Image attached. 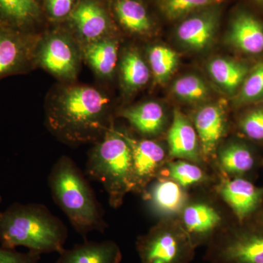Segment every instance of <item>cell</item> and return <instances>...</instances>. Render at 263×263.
I'll return each mask as SVG.
<instances>
[{
    "label": "cell",
    "mask_w": 263,
    "mask_h": 263,
    "mask_svg": "<svg viewBox=\"0 0 263 263\" xmlns=\"http://www.w3.org/2000/svg\"><path fill=\"white\" fill-rule=\"evenodd\" d=\"M71 18L79 34L88 43L102 39L108 29L105 10L93 0L81 2L72 12Z\"/></svg>",
    "instance_id": "d6986e66"
},
{
    "label": "cell",
    "mask_w": 263,
    "mask_h": 263,
    "mask_svg": "<svg viewBox=\"0 0 263 263\" xmlns=\"http://www.w3.org/2000/svg\"><path fill=\"white\" fill-rule=\"evenodd\" d=\"M196 247L179 220L167 219L138 237L141 263H190Z\"/></svg>",
    "instance_id": "8992f818"
},
{
    "label": "cell",
    "mask_w": 263,
    "mask_h": 263,
    "mask_svg": "<svg viewBox=\"0 0 263 263\" xmlns=\"http://www.w3.org/2000/svg\"><path fill=\"white\" fill-rule=\"evenodd\" d=\"M145 199L159 215L171 217L181 214L187 202L185 188L167 177H160L143 193Z\"/></svg>",
    "instance_id": "9a60e30c"
},
{
    "label": "cell",
    "mask_w": 263,
    "mask_h": 263,
    "mask_svg": "<svg viewBox=\"0 0 263 263\" xmlns=\"http://www.w3.org/2000/svg\"><path fill=\"white\" fill-rule=\"evenodd\" d=\"M115 11L119 22L130 32L144 34L152 28L146 8L138 0H118Z\"/></svg>",
    "instance_id": "cb8c5ba5"
},
{
    "label": "cell",
    "mask_w": 263,
    "mask_h": 263,
    "mask_svg": "<svg viewBox=\"0 0 263 263\" xmlns=\"http://www.w3.org/2000/svg\"><path fill=\"white\" fill-rule=\"evenodd\" d=\"M226 110L219 104L205 105L195 116L196 129L202 155L212 157L226 130Z\"/></svg>",
    "instance_id": "4fadbf2b"
},
{
    "label": "cell",
    "mask_w": 263,
    "mask_h": 263,
    "mask_svg": "<svg viewBox=\"0 0 263 263\" xmlns=\"http://www.w3.org/2000/svg\"><path fill=\"white\" fill-rule=\"evenodd\" d=\"M50 15L54 18L67 16L72 10L74 0H46Z\"/></svg>",
    "instance_id": "d6a6232c"
},
{
    "label": "cell",
    "mask_w": 263,
    "mask_h": 263,
    "mask_svg": "<svg viewBox=\"0 0 263 263\" xmlns=\"http://www.w3.org/2000/svg\"><path fill=\"white\" fill-rule=\"evenodd\" d=\"M30 54V39L24 31L0 25V79L23 70Z\"/></svg>",
    "instance_id": "30bf717a"
},
{
    "label": "cell",
    "mask_w": 263,
    "mask_h": 263,
    "mask_svg": "<svg viewBox=\"0 0 263 263\" xmlns=\"http://www.w3.org/2000/svg\"><path fill=\"white\" fill-rule=\"evenodd\" d=\"M166 172V177L174 180L185 189L196 186L206 179L203 170L191 161L179 160L169 162Z\"/></svg>",
    "instance_id": "83f0119b"
},
{
    "label": "cell",
    "mask_w": 263,
    "mask_h": 263,
    "mask_svg": "<svg viewBox=\"0 0 263 263\" xmlns=\"http://www.w3.org/2000/svg\"><path fill=\"white\" fill-rule=\"evenodd\" d=\"M243 112L238 119L240 134L254 144L263 145V104H256Z\"/></svg>",
    "instance_id": "f546056e"
},
{
    "label": "cell",
    "mask_w": 263,
    "mask_h": 263,
    "mask_svg": "<svg viewBox=\"0 0 263 263\" xmlns=\"http://www.w3.org/2000/svg\"><path fill=\"white\" fill-rule=\"evenodd\" d=\"M227 41L230 46L245 54H262L263 24L250 13H240L232 21Z\"/></svg>",
    "instance_id": "2e32d148"
},
{
    "label": "cell",
    "mask_w": 263,
    "mask_h": 263,
    "mask_svg": "<svg viewBox=\"0 0 263 263\" xmlns=\"http://www.w3.org/2000/svg\"><path fill=\"white\" fill-rule=\"evenodd\" d=\"M122 116L142 136L152 137L160 134L165 124V113L157 102L150 101L123 110Z\"/></svg>",
    "instance_id": "ffe728a7"
},
{
    "label": "cell",
    "mask_w": 263,
    "mask_h": 263,
    "mask_svg": "<svg viewBox=\"0 0 263 263\" xmlns=\"http://www.w3.org/2000/svg\"><path fill=\"white\" fill-rule=\"evenodd\" d=\"M262 165H263V164H262Z\"/></svg>",
    "instance_id": "8d00e7d4"
},
{
    "label": "cell",
    "mask_w": 263,
    "mask_h": 263,
    "mask_svg": "<svg viewBox=\"0 0 263 263\" xmlns=\"http://www.w3.org/2000/svg\"><path fill=\"white\" fill-rule=\"evenodd\" d=\"M251 67L245 62L217 57L209 62L208 70L216 84L230 95H236Z\"/></svg>",
    "instance_id": "44dd1931"
},
{
    "label": "cell",
    "mask_w": 263,
    "mask_h": 263,
    "mask_svg": "<svg viewBox=\"0 0 263 263\" xmlns=\"http://www.w3.org/2000/svg\"><path fill=\"white\" fill-rule=\"evenodd\" d=\"M48 183L53 200L84 240L91 232H105L108 224L103 208L72 159L60 157L52 167Z\"/></svg>",
    "instance_id": "3957f363"
},
{
    "label": "cell",
    "mask_w": 263,
    "mask_h": 263,
    "mask_svg": "<svg viewBox=\"0 0 263 263\" xmlns=\"http://www.w3.org/2000/svg\"><path fill=\"white\" fill-rule=\"evenodd\" d=\"M2 202H3V197L0 196V205H1ZM0 213H1V212H0Z\"/></svg>",
    "instance_id": "e575fe53"
},
{
    "label": "cell",
    "mask_w": 263,
    "mask_h": 263,
    "mask_svg": "<svg viewBox=\"0 0 263 263\" xmlns=\"http://www.w3.org/2000/svg\"><path fill=\"white\" fill-rule=\"evenodd\" d=\"M219 193L238 222L250 220L263 205V186H256L247 178H227Z\"/></svg>",
    "instance_id": "52a82bcc"
},
{
    "label": "cell",
    "mask_w": 263,
    "mask_h": 263,
    "mask_svg": "<svg viewBox=\"0 0 263 263\" xmlns=\"http://www.w3.org/2000/svg\"><path fill=\"white\" fill-rule=\"evenodd\" d=\"M219 23L216 10H207L186 18L177 29V37L185 46L193 50H202L214 40Z\"/></svg>",
    "instance_id": "e0dca14e"
},
{
    "label": "cell",
    "mask_w": 263,
    "mask_h": 263,
    "mask_svg": "<svg viewBox=\"0 0 263 263\" xmlns=\"http://www.w3.org/2000/svg\"><path fill=\"white\" fill-rule=\"evenodd\" d=\"M130 143L133 152L132 192L143 193L165 164V149L153 140H137L130 137Z\"/></svg>",
    "instance_id": "ba28073f"
},
{
    "label": "cell",
    "mask_w": 263,
    "mask_h": 263,
    "mask_svg": "<svg viewBox=\"0 0 263 263\" xmlns=\"http://www.w3.org/2000/svg\"><path fill=\"white\" fill-rule=\"evenodd\" d=\"M148 62L157 82H165L174 73L178 63L177 53L163 46H155L148 51Z\"/></svg>",
    "instance_id": "4316f807"
},
{
    "label": "cell",
    "mask_w": 263,
    "mask_h": 263,
    "mask_svg": "<svg viewBox=\"0 0 263 263\" xmlns=\"http://www.w3.org/2000/svg\"><path fill=\"white\" fill-rule=\"evenodd\" d=\"M167 143L171 157L197 164L201 160V148L196 129L178 109L174 111L172 124L167 133Z\"/></svg>",
    "instance_id": "8fae6325"
},
{
    "label": "cell",
    "mask_w": 263,
    "mask_h": 263,
    "mask_svg": "<svg viewBox=\"0 0 263 263\" xmlns=\"http://www.w3.org/2000/svg\"><path fill=\"white\" fill-rule=\"evenodd\" d=\"M219 162L230 177L247 178L248 175L253 174L259 166L262 165L263 160L252 144L237 139L229 142L221 148Z\"/></svg>",
    "instance_id": "5bb4252c"
},
{
    "label": "cell",
    "mask_w": 263,
    "mask_h": 263,
    "mask_svg": "<svg viewBox=\"0 0 263 263\" xmlns=\"http://www.w3.org/2000/svg\"><path fill=\"white\" fill-rule=\"evenodd\" d=\"M39 15L37 0H0V25L24 32Z\"/></svg>",
    "instance_id": "7402d4cb"
},
{
    "label": "cell",
    "mask_w": 263,
    "mask_h": 263,
    "mask_svg": "<svg viewBox=\"0 0 263 263\" xmlns=\"http://www.w3.org/2000/svg\"><path fill=\"white\" fill-rule=\"evenodd\" d=\"M109 102L95 88H68L48 109V125L67 143H97L111 127L108 124Z\"/></svg>",
    "instance_id": "6da1fadb"
},
{
    "label": "cell",
    "mask_w": 263,
    "mask_h": 263,
    "mask_svg": "<svg viewBox=\"0 0 263 263\" xmlns=\"http://www.w3.org/2000/svg\"><path fill=\"white\" fill-rule=\"evenodd\" d=\"M130 136L110 127L90 151L86 174L103 185L113 208L122 205L133 186Z\"/></svg>",
    "instance_id": "277c9868"
},
{
    "label": "cell",
    "mask_w": 263,
    "mask_h": 263,
    "mask_svg": "<svg viewBox=\"0 0 263 263\" xmlns=\"http://www.w3.org/2000/svg\"><path fill=\"white\" fill-rule=\"evenodd\" d=\"M222 0H160V7L171 20L181 18L201 8L219 4Z\"/></svg>",
    "instance_id": "4dcf8cb0"
},
{
    "label": "cell",
    "mask_w": 263,
    "mask_h": 263,
    "mask_svg": "<svg viewBox=\"0 0 263 263\" xmlns=\"http://www.w3.org/2000/svg\"><path fill=\"white\" fill-rule=\"evenodd\" d=\"M41 257V254L30 251L23 253L0 247V263H39Z\"/></svg>",
    "instance_id": "1f68e13d"
},
{
    "label": "cell",
    "mask_w": 263,
    "mask_h": 263,
    "mask_svg": "<svg viewBox=\"0 0 263 263\" xmlns=\"http://www.w3.org/2000/svg\"><path fill=\"white\" fill-rule=\"evenodd\" d=\"M257 1L260 2V3H263V0H257Z\"/></svg>",
    "instance_id": "d590c367"
},
{
    "label": "cell",
    "mask_w": 263,
    "mask_h": 263,
    "mask_svg": "<svg viewBox=\"0 0 263 263\" xmlns=\"http://www.w3.org/2000/svg\"><path fill=\"white\" fill-rule=\"evenodd\" d=\"M251 219H253V220L257 221V222L259 223V224H263V205L259 209L258 212L256 213L253 217Z\"/></svg>",
    "instance_id": "836d02e7"
},
{
    "label": "cell",
    "mask_w": 263,
    "mask_h": 263,
    "mask_svg": "<svg viewBox=\"0 0 263 263\" xmlns=\"http://www.w3.org/2000/svg\"><path fill=\"white\" fill-rule=\"evenodd\" d=\"M59 254L55 263H120L122 259V251L113 240H84Z\"/></svg>",
    "instance_id": "ac0fdd59"
},
{
    "label": "cell",
    "mask_w": 263,
    "mask_h": 263,
    "mask_svg": "<svg viewBox=\"0 0 263 263\" xmlns=\"http://www.w3.org/2000/svg\"><path fill=\"white\" fill-rule=\"evenodd\" d=\"M68 236L67 227L46 205L14 202L0 213V245L23 247L39 254L61 253Z\"/></svg>",
    "instance_id": "7a4b0ae2"
},
{
    "label": "cell",
    "mask_w": 263,
    "mask_h": 263,
    "mask_svg": "<svg viewBox=\"0 0 263 263\" xmlns=\"http://www.w3.org/2000/svg\"><path fill=\"white\" fill-rule=\"evenodd\" d=\"M85 57L99 75L108 77L113 74L118 60V45L108 39L88 43Z\"/></svg>",
    "instance_id": "603a6c76"
},
{
    "label": "cell",
    "mask_w": 263,
    "mask_h": 263,
    "mask_svg": "<svg viewBox=\"0 0 263 263\" xmlns=\"http://www.w3.org/2000/svg\"><path fill=\"white\" fill-rule=\"evenodd\" d=\"M173 92L180 100L190 103L205 101L210 95L207 84L201 78L194 75L183 76L175 81Z\"/></svg>",
    "instance_id": "f1b7e54d"
},
{
    "label": "cell",
    "mask_w": 263,
    "mask_h": 263,
    "mask_svg": "<svg viewBox=\"0 0 263 263\" xmlns=\"http://www.w3.org/2000/svg\"><path fill=\"white\" fill-rule=\"evenodd\" d=\"M258 103H263V59L251 68L234 100L237 107Z\"/></svg>",
    "instance_id": "484cf974"
},
{
    "label": "cell",
    "mask_w": 263,
    "mask_h": 263,
    "mask_svg": "<svg viewBox=\"0 0 263 263\" xmlns=\"http://www.w3.org/2000/svg\"><path fill=\"white\" fill-rule=\"evenodd\" d=\"M41 63L51 73L64 79H72L78 70V57L68 38L56 34L43 44L41 51Z\"/></svg>",
    "instance_id": "7c38bea8"
},
{
    "label": "cell",
    "mask_w": 263,
    "mask_h": 263,
    "mask_svg": "<svg viewBox=\"0 0 263 263\" xmlns=\"http://www.w3.org/2000/svg\"><path fill=\"white\" fill-rule=\"evenodd\" d=\"M123 84L128 90L143 87L149 80L150 71L139 53L129 51L125 53L121 64Z\"/></svg>",
    "instance_id": "d4e9b609"
},
{
    "label": "cell",
    "mask_w": 263,
    "mask_h": 263,
    "mask_svg": "<svg viewBox=\"0 0 263 263\" xmlns=\"http://www.w3.org/2000/svg\"><path fill=\"white\" fill-rule=\"evenodd\" d=\"M180 214L181 217L179 221L196 247L209 243L221 229L220 213L206 202L186 204Z\"/></svg>",
    "instance_id": "9c48e42d"
},
{
    "label": "cell",
    "mask_w": 263,
    "mask_h": 263,
    "mask_svg": "<svg viewBox=\"0 0 263 263\" xmlns=\"http://www.w3.org/2000/svg\"><path fill=\"white\" fill-rule=\"evenodd\" d=\"M210 263H263V224L253 220L228 224L208 243Z\"/></svg>",
    "instance_id": "5b68a950"
}]
</instances>
